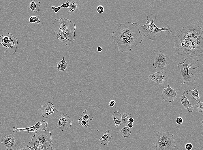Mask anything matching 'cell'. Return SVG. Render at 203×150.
<instances>
[{
	"instance_id": "1",
	"label": "cell",
	"mask_w": 203,
	"mask_h": 150,
	"mask_svg": "<svg viewBox=\"0 0 203 150\" xmlns=\"http://www.w3.org/2000/svg\"><path fill=\"white\" fill-rule=\"evenodd\" d=\"M174 53L185 58L202 55L203 31L194 24H189L176 32L173 39Z\"/></svg>"
},
{
	"instance_id": "2",
	"label": "cell",
	"mask_w": 203,
	"mask_h": 150,
	"mask_svg": "<svg viewBox=\"0 0 203 150\" xmlns=\"http://www.w3.org/2000/svg\"><path fill=\"white\" fill-rule=\"evenodd\" d=\"M138 24L128 22L120 23L112 33V38L122 52H129L142 43L143 36L138 29Z\"/></svg>"
},
{
	"instance_id": "3",
	"label": "cell",
	"mask_w": 203,
	"mask_h": 150,
	"mask_svg": "<svg viewBox=\"0 0 203 150\" xmlns=\"http://www.w3.org/2000/svg\"><path fill=\"white\" fill-rule=\"evenodd\" d=\"M53 24L55 28L54 35L67 46L74 43L75 38L76 26L68 18L54 19Z\"/></svg>"
},
{
	"instance_id": "4",
	"label": "cell",
	"mask_w": 203,
	"mask_h": 150,
	"mask_svg": "<svg viewBox=\"0 0 203 150\" xmlns=\"http://www.w3.org/2000/svg\"><path fill=\"white\" fill-rule=\"evenodd\" d=\"M156 18L155 16L151 14L147 16V21L145 25H138V29L142 36H147L149 40L152 41L155 40L157 35L161 34L162 31H167L169 33L172 32L170 26L168 24H164L161 28L157 27L154 22V20Z\"/></svg>"
},
{
	"instance_id": "5",
	"label": "cell",
	"mask_w": 203,
	"mask_h": 150,
	"mask_svg": "<svg viewBox=\"0 0 203 150\" xmlns=\"http://www.w3.org/2000/svg\"><path fill=\"white\" fill-rule=\"evenodd\" d=\"M200 66L198 60L191 58H185L183 63L179 62L177 64V67L180 70L178 78L180 79L181 84H184L188 81L194 82V75L192 73H189L188 70L189 68L195 70Z\"/></svg>"
},
{
	"instance_id": "6",
	"label": "cell",
	"mask_w": 203,
	"mask_h": 150,
	"mask_svg": "<svg viewBox=\"0 0 203 150\" xmlns=\"http://www.w3.org/2000/svg\"><path fill=\"white\" fill-rule=\"evenodd\" d=\"M153 144L156 150H173L176 147L174 135L170 132H158Z\"/></svg>"
},
{
	"instance_id": "7",
	"label": "cell",
	"mask_w": 203,
	"mask_h": 150,
	"mask_svg": "<svg viewBox=\"0 0 203 150\" xmlns=\"http://www.w3.org/2000/svg\"><path fill=\"white\" fill-rule=\"evenodd\" d=\"M35 133L29 142L30 145H34L38 147L46 142H52V137L50 130H41Z\"/></svg>"
},
{
	"instance_id": "8",
	"label": "cell",
	"mask_w": 203,
	"mask_h": 150,
	"mask_svg": "<svg viewBox=\"0 0 203 150\" xmlns=\"http://www.w3.org/2000/svg\"><path fill=\"white\" fill-rule=\"evenodd\" d=\"M151 59L153 62V67L163 72L167 65L169 58L163 51L157 50L154 51Z\"/></svg>"
},
{
	"instance_id": "9",
	"label": "cell",
	"mask_w": 203,
	"mask_h": 150,
	"mask_svg": "<svg viewBox=\"0 0 203 150\" xmlns=\"http://www.w3.org/2000/svg\"><path fill=\"white\" fill-rule=\"evenodd\" d=\"M36 124L33 126L30 127L20 128L13 127V132H20L22 131H27L29 134L31 132H38L41 130H46L48 126V122L43 120L41 121L37 120Z\"/></svg>"
},
{
	"instance_id": "10",
	"label": "cell",
	"mask_w": 203,
	"mask_h": 150,
	"mask_svg": "<svg viewBox=\"0 0 203 150\" xmlns=\"http://www.w3.org/2000/svg\"><path fill=\"white\" fill-rule=\"evenodd\" d=\"M167 85V87L164 88L162 91V98L166 102H172L174 101V99L176 98L177 94L172 85L170 87L168 83Z\"/></svg>"
},
{
	"instance_id": "11",
	"label": "cell",
	"mask_w": 203,
	"mask_h": 150,
	"mask_svg": "<svg viewBox=\"0 0 203 150\" xmlns=\"http://www.w3.org/2000/svg\"><path fill=\"white\" fill-rule=\"evenodd\" d=\"M72 124L71 119L66 113L60 116L57 125V128L62 131H65L70 127Z\"/></svg>"
},
{
	"instance_id": "12",
	"label": "cell",
	"mask_w": 203,
	"mask_h": 150,
	"mask_svg": "<svg viewBox=\"0 0 203 150\" xmlns=\"http://www.w3.org/2000/svg\"><path fill=\"white\" fill-rule=\"evenodd\" d=\"M1 142L7 150H13L16 146L15 139L11 134L3 136L2 138Z\"/></svg>"
},
{
	"instance_id": "13",
	"label": "cell",
	"mask_w": 203,
	"mask_h": 150,
	"mask_svg": "<svg viewBox=\"0 0 203 150\" xmlns=\"http://www.w3.org/2000/svg\"><path fill=\"white\" fill-rule=\"evenodd\" d=\"M149 78L150 80L159 84L165 83L168 79V74L166 72L162 71L157 72L150 74Z\"/></svg>"
},
{
	"instance_id": "14",
	"label": "cell",
	"mask_w": 203,
	"mask_h": 150,
	"mask_svg": "<svg viewBox=\"0 0 203 150\" xmlns=\"http://www.w3.org/2000/svg\"><path fill=\"white\" fill-rule=\"evenodd\" d=\"M42 110L41 115L44 119H48L49 116L54 113V112H58L59 110L56 108L52 103L49 102L42 105Z\"/></svg>"
},
{
	"instance_id": "15",
	"label": "cell",
	"mask_w": 203,
	"mask_h": 150,
	"mask_svg": "<svg viewBox=\"0 0 203 150\" xmlns=\"http://www.w3.org/2000/svg\"><path fill=\"white\" fill-rule=\"evenodd\" d=\"M17 38L12 35L9 41L5 45V51L7 53L14 54L16 52L18 44Z\"/></svg>"
},
{
	"instance_id": "16",
	"label": "cell",
	"mask_w": 203,
	"mask_h": 150,
	"mask_svg": "<svg viewBox=\"0 0 203 150\" xmlns=\"http://www.w3.org/2000/svg\"><path fill=\"white\" fill-rule=\"evenodd\" d=\"M185 93L183 92L181 97L180 98V101L184 107L189 112L194 111V108L190 103L185 95Z\"/></svg>"
},
{
	"instance_id": "17",
	"label": "cell",
	"mask_w": 203,
	"mask_h": 150,
	"mask_svg": "<svg viewBox=\"0 0 203 150\" xmlns=\"http://www.w3.org/2000/svg\"><path fill=\"white\" fill-rule=\"evenodd\" d=\"M79 6L77 1L72 0L70 2V5L68 8H64L68 14L73 15L76 14L79 10Z\"/></svg>"
},
{
	"instance_id": "18",
	"label": "cell",
	"mask_w": 203,
	"mask_h": 150,
	"mask_svg": "<svg viewBox=\"0 0 203 150\" xmlns=\"http://www.w3.org/2000/svg\"><path fill=\"white\" fill-rule=\"evenodd\" d=\"M112 138V136L110 134L109 130H107L104 132V134L99 138L101 145H107L110 142Z\"/></svg>"
},
{
	"instance_id": "19",
	"label": "cell",
	"mask_w": 203,
	"mask_h": 150,
	"mask_svg": "<svg viewBox=\"0 0 203 150\" xmlns=\"http://www.w3.org/2000/svg\"><path fill=\"white\" fill-rule=\"evenodd\" d=\"M121 114L118 111H115L111 117L113 119L115 124V128L120 126L122 122Z\"/></svg>"
},
{
	"instance_id": "20",
	"label": "cell",
	"mask_w": 203,
	"mask_h": 150,
	"mask_svg": "<svg viewBox=\"0 0 203 150\" xmlns=\"http://www.w3.org/2000/svg\"><path fill=\"white\" fill-rule=\"evenodd\" d=\"M40 2L35 0H31L29 3V8L32 12H39L40 11Z\"/></svg>"
},
{
	"instance_id": "21",
	"label": "cell",
	"mask_w": 203,
	"mask_h": 150,
	"mask_svg": "<svg viewBox=\"0 0 203 150\" xmlns=\"http://www.w3.org/2000/svg\"><path fill=\"white\" fill-rule=\"evenodd\" d=\"M57 67V70L59 71L63 72L67 68V63L64 57L63 59L56 63Z\"/></svg>"
},
{
	"instance_id": "22",
	"label": "cell",
	"mask_w": 203,
	"mask_h": 150,
	"mask_svg": "<svg viewBox=\"0 0 203 150\" xmlns=\"http://www.w3.org/2000/svg\"><path fill=\"white\" fill-rule=\"evenodd\" d=\"M185 93L187 94L190 95L195 101L200 99L198 90L195 88L192 90L191 89L187 90Z\"/></svg>"
},
{
	"instance_id": "23",
	"label": "cell",
	"mask_w": 203,
	"mask_h": 150,
	"mask_svg": "<svg viewBox=\"0 0 203 150\" xmlns=\"http://www.w3.org/2000/svg\"><path fill=\"white\" fill-rule=\"evenodd\" d=\"M53 144L52 142H46L43 144L38 147V150H56L53 148Z\"/></svg>"
},
{
	"instance_id": "24",
	"label": "cell",
	"mask_w": 203,
	"mask_h": 150,
	"mask_svg": "<svg viewBox=\"0 0 203 150\" xmlns=\"http://www.w3.org/2000/svg\"><path fill=\"white\" fill-rule=\"evenodd\" d=\"M120 133L123 137L127 138L130 135L131 132L130 128L127 126H125L121 130Z\"/></svg>"
},
{
	"instance_id": "25",
	"label": "cell",
	"mask_w": 203,
	"mask_h": 150,
	"mask_svg": "<svg viewBox=\"0 0 203 150\" xmlns=\"http://www.w3.org/2000/svg\"><path fill=\"white\" fill-rule=\"evenodd\" d=\"M131 114L129 113L128 112L122 113L121 115L122 122L123 124L125 125L128 119L131 117Z\"/></svg>"
},
{
	"instance_id": "26",
	"label": "cell",
	"mask_w": 203,
	"mask_h": 150,
	"mask_svg": "<svg viewBox=\"0 0 203 150\" xmlns=\"http://www.w3.org/2000/svg\"><path fill=\"white\" fill-rule=\"evenodd\" d=\"M82 114L83 116L82 118V119L89 122L93 120V117L92 116L91 114L87 112V110L85 109Z\"/></svg>"
},
{
	"instance_id": "27",
	"label": "cell",
	"mask_w": 203,
	"mask_h": 150,
	"mask_svg": "<svg viewBox=\"0 0 203 150\" xmlns=\"http://www.w3.org/2000/svg\"><path fill=\"white\" fill-rule=\"evenodd\" d=\"M78 122L80 125L85 127L86 128H87L89 125V122L82 119L81 118L78 119Z\"/></svg>"
},
{
	"instance_id": "28",
	"label": "cell",
	"mask_w": 203,
	"mask_h": 150,
	"mask_svg": "<svg viewBox=\"0 0 203 150\" xmlns=\"http://www.w3.org/2000/svg\"><path fill=\"white\" fill-rule=\"evenodd\" d=\"M29 21L31 23H35L36 22H37V24L38 25L39 22L40 24L41 23V22L39 18L36 16H31L29 18Z\"/></svg>"
},
{
	"instance_id": "29",
	"label": "cell",
	"mask_w": 203,
	"mask_h": 150,
	"mask_svg": "<svg viewBox=\"0 0 203 150\" xmlns=\"http://www.w3.org/2000/svg\"><path fill=\"white\" fill-rule=\"evenodd\" d=\"M203 102L201 101H199L197 103L196 106L199 112H203Z\"/></svg>"
},
{
	"instance_id": "30",
	"label": "cell",
	"mask_w": 203,
	"mask_h": 150,
	"mask_svg": "<svg viewBox=\"0 0 203 150\" xmlns=\"http://www.w3.org/2000/svg\"><path fill=\"white\" fill-rule=\"evenodd\" d=\"M96 10L98 13L102 14L104 11V8L103 6L99 5L97 7Z\"/></svg>"
},
{
	"instance_id": "31",
	"label": "cell",
	"mask_w": 203,
	"mask_h": 150,
	"mask_svg": "<svg viewBox=\"0 0 203 150\" xmlns=\"http://www.w3.org/2000/svg\"><path fill=\"white\" fill-rule=\"evenodd\" d=\"M176 123L178 125H181L183 122V118L180 117H177L176 119Z\"/></svg>"
},
{
	"instance_id": "32",
	"label": "cell",
	"mask_w": 203,
	"mask_h": 150,
	"mask_svg": "<svg viewBox=\"0 0 203 150\" xmlns=\"http://www.w3.org/2000/svg\"><path fill=\"white\" fill-rule=\"evenodd\" d=\"M193 147V145L191 143H187L185 145V148L187 150H191Z\"/></svg>"
},
{
	"instance_id": "33",
	"label": "cell",
	"mask_w": 203,
	"mask_h": 150,
	"mask_svg": "<svg viewBox=\"0 0 203 150\" xmlns=\"http://www.w3.org/2000/svg\"><path fill=\"white\" fill-rule=\"evenodd\" d=\"M51 8L55 13H57L61 9V6H58L57 7H55L54 6H52L51 7Z\"/></svg>"
},
{
	"instance_id": "34",
	"label": "cell",
	"mask_w": 203,
	"mask_h": 150,
	"mask_svg": "<svg viewBox=\"0 0 203 150\" xmlns=\"http://www.w3.org/2000/svg\"><path fill=\"white\" fill-rule=\"evenodd\" d=\"M26 146L29 148L30 150H38V147L34 145L32 147L29 146L28 145H27Z\"/></svg>"
},
{
	"instance_id": "35",
	"label": "cell",
	"mask_w": 203,
	"mask_h": 150,
	"mask_svg": "<svg viewBox=\"0 0 203 150\" xmlns=\"http://www.w3.org/2000/svg\"><path fill=\"white\" fill-rule=\"evenodd\" d=\"M116 104V102L114 100H110L109 102V106L111 107H113Z\"/></svg>"
},
{
	"instance_id": "36",
	"label": "cell",
	"mask_w": 203,
	"mask_h": 150,
	"mask_svg": "<svg viewBox=\"0 0 203 150\" xmlns=\"http://www.w3.org/2000/svg\"><path fill=\"white\" fill-rule=\"evenodd\" d=\"M70 5V2L68 1H66L65 3H64L65 8H68Z\"/></svg>"
},
{
	"instance_id": "37",
	"label": "cell",
	"mask_w": 203,
	"mask_h": 150,
	"mask_svg": "<svg viewBox=\"0 0 203 150\" xmlns=\"http://www.w3.org/2000/svg\"><path fill=\"white\" fill-rule=\"evenodd\" d=\"M129 122L130 123H133L134 122V119L132 118H130L128 120Z\"/></svg>"
},
{
	"instance_id": "38",
	"label": "cell",
	"mask_w": 203,
	"mask_h": 150,
	"mask_svg": "<svg viewBox=\"0 0 203 150\" xmlns=\"http://www.w3.org/2000/svg\"><path fill=\"white\" fill-rule=\"evenodd\" d=\"M133 123H129L127 124V126L128 127L130 128H132L133 127Z\"/></svg>"
},
{
	"instance_id": "39",
	"label": "cell",
	"mask_w": 203,
	"mask_h": 150,
	"mask_svg": "<svg viewBox=\"0 0 203 150\" xmlns=\"http://www.w3.org/2000/svg\"><path fill=\"white\" fill-rule=\"evenodd\" d=\"M17 150H30L26 146H25L24 147Z\"/></svg>"
},
{
	"instance_id": "40",
	"label": "cell",
	"mask_w": 203,
	"mask_h": 150,
	"mask_svg": "<svg viewBox=\"0 0 203 150\" xmlns=\"http://www.w3.org/2000/svg\"><path fill=\"white\" fill-rule=\"evenodd\" d=\"M97 50L98 51L100 52L102 51V48L101 47L99 46L97 47Z\"/></svg>"
},
{
	"instance_id": "41",
	"label": "cell",
	"mask_w": 203,
	"mask_h": 150,
	"mask_svg": "<svg viewBox=\"0 0 203 150\" xmlns=\"http://www.w3.org/2000/svg\"></svg>"
}]
</instances>
